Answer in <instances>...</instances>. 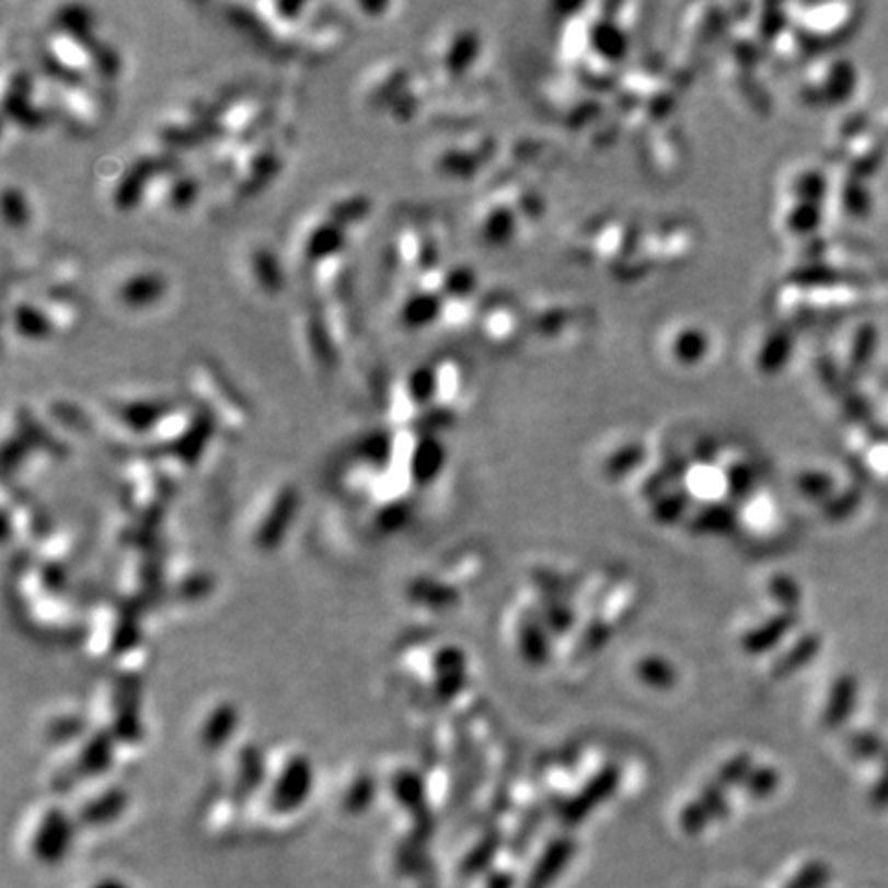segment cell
<instances>
[{
    "instance_id": "cell-1",
    "label": "cell",
    "mask_w": 888,
    "mask_h": 888,
    "mask_svg": "<svg viewBox=\"0 0 888 888\" xmlns=\"http://www.w3.org/2000/svg\"><path fill=\"white\" fill-rule=\"evenodd\" d=\"M374 201L360 189H344L309 210L288 241V266L297 269L311 297L350 299L354 252L369 227Z\"/></svg>"
},
{
    "instance_id": "cell-2",
    "label": "cell",
    "mask_w": 888,
    "mask_h": 888,
    "mask_svg": "<svg viewBox=\"0 0 888 888\" xmlns=\"http://www.w3.org/2000/svg\"><path fill=\"white\" fill-rule=\"evenodd\" d=\"M319 11L321 2H241L227 7V19L264 51L304 58Z\"/></svg>"
},
{
    "instance_id": "cell-3",
    "label": "cell",
    "mask_w": 888,
    "mask_h": 888,
    "mask_svg": "<svg viewBox=\"0 0 888 888\" xmlns=\"http://www.w3.org/2000/svg\"><path fill=\"white\" fill-rule=\"evenodd\" d=\"M424 97L418 70L402 58L374 60L358 81V100L362 107L393 124L414 122Z\"/></svg>"
},
{
    "instance_id": "cell-4",
    "label": "cell",
    "mask_w": 888,
    "mask_h": 888,
    "mask_svg": "<svg viewBox=\"0 0 888 888\" xmlns=\"http://www.w3.org/2000/svg\"><path fill=\"white\" fill-rule=\"evenodd\" d=\"M103 288L107 302L118 313L128 318H149L171 301L173 276L163 262L136 255L112 266Z\"/></svg>"
},
{
    "instance_id": "cell-5",
    "label": "cell",
    "mask_w": 888,
    "mask_h": 888,
    "mask_svg": "<svg viewBox=\"0 0 888 888\" xmlns=\"http://www.w3.org/2000/svg\"><path fill=\"white\" fill-rule=\"evenodd\" d=\"M2 116L4 128L13 124L19 132H39L56 124V109L50 87L37 65H13L4 68L2 79Z\"/></svg>"
},
{
    "instance_id": "cell-6",
    "label": "cell",
    "mask_w": 888,
    "mask_h": 888,
    "mask_svg": "<svg viewBox=\"0 0 888 888\" xmlns=\"http://www.w3.org/2000/svg\"><path fill=\"white\" fill-rule=\"evenodd\" d=\"M241 272L245 282L264 297H278L288 285V260L268 243L255 241L241 252Z\"/></svg>"
},
{
    "instance_id": "cell-7",
    "label": "cell",
    "mask_w": 888,
    "mask_h": 888,
    "mask_svg": "<svg viewBox=\"0 0 888 888\" xmlns=\"http://www.w3.org/2000/svg\"><path fill=\"white\" fill-rule=\"evenodd\" d=\"M2 218L4 227L15 233L27 231L35 220L34 198L18 184L4 185L2 192Z\"/></svg>"
},
{
    "instance_id": "cell-8",
    "label": "cell",
    "mask_w": 888,
    "mask_h": 888,
    "mask_svg": "<svg viewBox=\"0 0 888 888\" xmlns=\"http://www.w3.org/2000/svg\"><path fill=\"white\" fill-rule=\"evenodd\" d=\"M620 784V770L618 768H604L595 775V780H590L585 789L572 800L568 806V815L572 819H578L583 815H587L590 808L595 805L603 803L604 798H609Z\"/></svg>"
},
{
    "instance_id": "cell-9",
    "label": "cell",
    "mask_w": 888,
    "mask_h": 888,
    "mask_svg": "<svg viewBox=\"0 0 888 888\" xmlns=\"http://www.w3.org/2000/svg\"><path fill=\"white\" fill-rule=\"evenodd\" d=\"M794 623H796L794 613H789V611L788 613H782V615L773 618L768 623H763L761 627H757L753 632H749L742 639V646L749 654L768 653L773 646H777L784 639V636H788Z\"/></svg>"
},
{
    "instance_id": "cell-10",
    "label": "cell",
    "mask_w": 888,
    "mask_h": 888,
    "mask_svg": "<svg viewBox=\"0 0 888 888\" xmlns=\"http://www.w3.org/2000/svg\"><path fill=\"white\" fill-rule=\"evenodd\" d=\"M519 648L522 658L531 665H545L550 658V642H547V632L543 620H535V618H527L522 621L519 632Z\"/></svg>"
},
{
    "instance_id": "cell-11",
    "label": "cell",
    "mask_w": 888,
    "mask_h": 888,
    "mask_svg": "<svg viewBox=\"0 0 888 888\" xmlns=\"http://www.w3.org/2000/svg\"><path fill=\"white\" fill-rule=\"evenodd\" d=\"M819 648H821V644H819L817 636L800 637V639L789 648L788 653L775 660V665L771 667V674H773L775 679H784V677H789L792 672L805 669L806 665L817 656Z\"/></svg>"
},
{
    "instance_id": "cell-12",
    "label": "cell",
    "mask_w": 888,
    "mask_h": 888,
    "mask_svg": "<svg viewBox=\"0 0 888 888\" xmlns=\"http://www.w3.org/2000/svg\"><path fill=\"white\" fill-rule=\"evenodd\" d=\"M855 691H857V688H855L852 677H841L838 683L833 685L831 695H829V704H827L824 716H822V722L829 728H835L850 716V712H852L855 704Z\"/></svg>"
},
{
    "instance_id": "cell-13",
    "label": "cell",
    "mask_w": 888,
    "mask_h": 888,
    "mask_svg": "<svg viewBox=\"0 0 888 888\" xmlns=\"http://www.w3.org/2000/svg\"><path fill=\"white\" fill-rule=\"evenodd\" d=\"M691 527L697 533L724 535L737 527V512L726 504H710L695 515V519L691 520Z\"/></svg>"
},
{
    "instance_id": "cell-14",
    "label": "cell",
    "mask_w": 888,
    "mask_h": 888,
    "mask_svg": "<svg viewBox=\"0 0 888 888\" xmlns=\"http://www.w3.org/2000/svg\"><path fill=\"white\" fill-rule=\"evenodd\" d=\"M636 672L639 681H644L650 688L669 689L677 681V672L665 658H656V656L642 658L637 662Z\"/></svg>"
},
{
    "instance_id": "cell-15",
    "label": "cell",
    "mask_w": 888,
    "mask_h": 888,
    "mask_svg": "<svg viewBox=\"0 0 888 888\" xmlns=\"http://www.w3.org/2000/svg\"><path fill=\"white\" fill-rule=\"evenodd\" d=\"M339 9L344 13H348V19H362L369 23H383L385 19H391L400 4L395 2H369V0H360V2H348V4H339Z\"/></svg>"
},
{
    "instance_id": "cell-16",
    "label": "cell",
    "mask_w": 888,
    "mask_h": 888,
    "mask_svg": "<svg viewBox=\"0 0 888 888\" xmlns=\"http://www.w3.org/2000/svg\"><path fill=\"white\" fill-rule=\"evenodd\" d=\"M689 506V496L685 492H671L662 494L654 504V519L660 524H672L674 520L681 519L685 515Z\"/></svg>"
},
{
    "instance_id": "cell-17",
    "label": "cell",
    "mask_w": 888,
    "mask_h": 888,
    "mask_svg": "<svg viewBox=\"0 0 888 888\" xmlns=\"http://www.w3.org/2000/svg\"><path fill=\"white\" fill-rule=\"evenodd\" d=\"M541 620L545 623V627H550L553 632L566 634L570 630L572 623H574V613H572L568 604L562 603L560 599H552V601L545 603Z\"/></svg>"
},
{
    "instance_id": "cell-18",
    "label": "cell",
    "mask_w": 888,
    "mask_h": 888,
    "mask_svg": "<svg viewBox=\"0 0 888 888\" xmlns=\"http://www.w3.org/2000/svg\"><path fill=\"white\" fill-rule=\"evenodd\" d=\"M753 771V763L751 757L747 753L737 754L730 761H726L720 768V782L722 786H737L740 782H747V777Z\"/></svg>"
},
{
    "instance_id": "cell-19",
    "label": "cell",
    "mask_w": 888,
    "mask_h": 888,
    "mask_svg": "<svg viewBox=\"0 0 888 888\" xmlns=\"http://www.w3.org/2000/svg\"><path fill=\"white\" fill-rule=\"evenodd\" d=\"M771 599H775L777 603L782 604L784 609H796V604L800 603V588L786 576H775L770 583Z\"/></svg>"
},
{
    "instance_id": "cell-20",
    "label": "cell",
    "mask_w": 888,
    "mask_h": 888,
    "mask_svg": "<svg viewBox=\"0 0 888 888\" xmlns=\"http://www.w3.org/2000/svg\"><path fill=\"white\" fill-rule=\"evenodd\" d=\"M777 780H780L777 771L771 770V768H759V770L751 771V775L747 777V788L757 798H763L775 789Z\"/></svg>"
},
{
    "instance_id": "cell-21",
    "label": "cell",
    "mask_w": 888,
    "mask_h": 888,
    "mask_svg": "<svg viewBox=\"0 0 888 888\" xmlns=\"http://www.w3.org/2000/svg\"><path fill=\"white\" fill-rule=\"evenodd\" d=\"M798 487L808 498L819 500V498L829 496V492L833 489V480L829 475H822V473H805L798 480Z\"/></svg>"
},
{
    "instance_id": "cell-22",
    "label": "cell",
    "mask_w": 888,
    "mask_h": 888,
    "mask_svg": "<svg viewBox=\"0 0 888 888\" xmlns=\"http://www.w3.org/2000/svg\"><path fill=\"white\" fill-rule=\"evenodd\" d=\"M753 487V473L745 465H735L728 471V489L735 498H747Z\"/></svg>"
},
{
    "instance_id": "cell-23",
    "label": "cell",
    "mask_w": 888,
    "mask_h": 888,
    "mask_svg": "<svg viewBox=\"0 0 888 888\" xmlns=\"http://www.w3.org/2000/svg\"><path fill=\"white\" fill-rule=\"evenodd\" d=\"M642 457H644L642 449L630 447V449L621 451V453L607 465V473L613 475V477L623 475V473H630V471L636 470L637 465H639V459H642Z\"/></svg>"
},
{
    "instance_id": "cell-24",
    "label": "cell",
    "mask_w": 888,
    "mask_h": 888,
    "mask_svg": "<svg viewBox=\"0 0 888 888\" xmlns=\"http://www.w3.org/2000/svg\"><path fill=\"white\" fill-rule=\"evenodd\" d=\"M609 636H611V632L604 625H595V627L590 625L580 639V653L590 654L601 650Z\"/></svg>"
},
{
    "instance_id": "cell-25",
    "label": "cell",
    "mask_w": 888,
    "mask_h": 888,
    "mask_svg": "<svg viewBox=\"0 0 888 888\" xmlns=\"http://www.w3.org/2000/svg\"><path fill=\"white\" fill-rule=\"evenodd\" d=\"M103 888H122V887H118V885H116V887H103Z\"/></svg>"
}]
</instances>
